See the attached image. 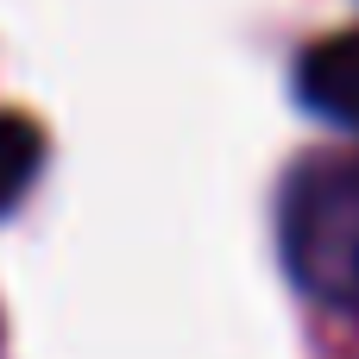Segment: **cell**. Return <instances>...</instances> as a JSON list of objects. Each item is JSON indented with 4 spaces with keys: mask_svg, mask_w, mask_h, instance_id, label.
Here are the masks:
<instances>
[{
    "mask_svg": "<svg viewBox=\"0 0 359 359\" xmlns=\"http://www.w3.org/2000/svg\"><path fill=\"white\" fill-rule=\"evenodd\" d=\"M284 259L322 303L359 309V170L309 164L284 196Z\"/></svg>",
    "mask_w": 359,
    "mask_h": 359,
    "instance_id": "cell-1",
    "label": "cell"
},
{
    "mask_svg": "<svg viewBox=\"0 0 359 359\" xmlns=\"http://www.w3.org/2000/svg\"><path fill=\"white\" fill-rule=\"evenodd\" d=\"M297 95H303L322 120L353 126L359 120V25L322 38V44L297 63Z\"/></svg>",
    "mask_w": 359,
    "mask_h": 359,
    "instance_id": "cell-2",
    "label": "cell"
},
{
    "mask_svg": "<svg viewBox=\"0 0 359 359\" xmlns=\"http://www.w3.org/2000/svg\"><path fill=\"white\" fill-rule=\"evenodd\" d=\"M38 164H44V133L25 114H0V215L32 189Z\"/></svg>",
    "mask_w": 359,
    "mask_h": 359,
    "instance_id": "cell-3",
    "label": "cell"
}]
</instances>
